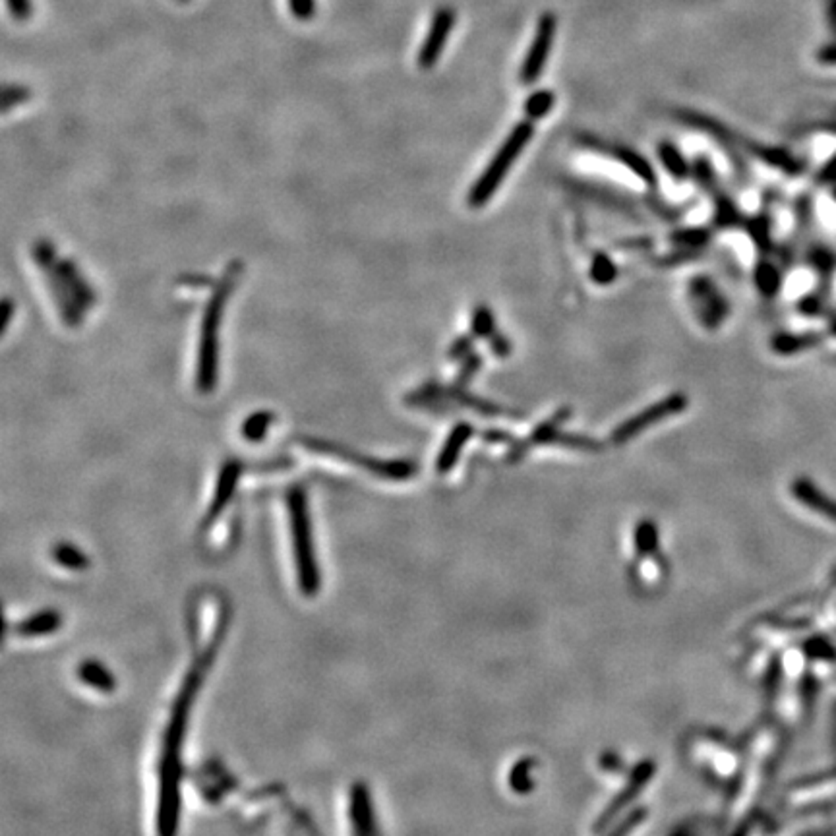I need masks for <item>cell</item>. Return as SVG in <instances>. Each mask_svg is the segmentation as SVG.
Listing matches in <instances>:
<instances>
[{"label":"cell","mask_w":836,"mask_h":836,"mask_svg":"<svg viewBox=\"0 0 836 836\" xmlns=\"http://www.w3.org/2000/svg\"><path fill=\"white\" fill-rule=\"evenodd\" d=\"M756 153H757V157L763 159L767 165H771V167H776V169H781L782 173H788V174H798L799 169H802V165H799L790 153H786L782 149H774V148H756Z\"/></svg>","instance_id":"obj_30"},{"label":"cell","mask_w":836,"mask_h":836,"mask_svg":"<svg viewBox=\"0 0 836 836\" xmlns=\"http://www.w3.org/2000/svg\"><path fill=\"white\" fill-rule=\"evenodd\" d=\"M198 663L184 678L181 691L176 693L169 722L165 726L159 751V807H157V836H176L181 814V779H182V747L188 730V718L192 713L198 689L204 684V674L214 661L215 653H199Z\"/></svg>","instance_id":"obj_1"},{"label":"cell","mask_w":836,"mask_h":836,"mask_svg":"<svg viewBox=\"0 0 836 836\" xmlns=\"http://www.w3.org/2000/svg\"><path fill=\"white\" fill-rule=\"evenodd\" d=\"M688 299L699 324L709 332H716L728 320L730 302L711 277H693L688 285Z\"/></svg>","instance_id":"obj_8"},{"label":"cell","mask_w":836,"mask_h":836,"mask_svg":"<svg viewBox=\"0 0 836 836\" xmlns=\"http://www.w3.org/2000/svg\"><path fill=\"white\" fill-rule=\"evenodd\" d=\"M646 819V809L645 807H638L635 811H631V814L618 823V827L612 829V832L608 836H628L631 831L638 829L641 823Z\"/></svg>","instance_id":"obj_39"},{"label":"cell","mask_w":836,"mask_h":836,"mask_svg":"<svg viewBox=\"0 0 836 836\" xmlns=\"http://www.w3.org/2000/svg\"><path fill=\"white\" fill-rule=\"evenodd\" d=\"M241 473H242V463L239 461V459H229V461L223 463L219 477H217L214 500H211L209 508H207V515L202 523L204 528H209L211 525H214V521L223 513V510L227 508V503L232 500L234 490H237L239 486Z\"/></svg>","instance_id":"obj_12"},{"label":"cell","mask_w":836,"mask_h":836,"mask_svg":"<svg viewBox=\"0 0 836 836\" xmlns=\"http://www.w3.org/2000/svg\"><path fill=\"white\" fill-rule=\"evenodd\" d=\"M533 132H535L533 121H523L508 134V138L503 139V144L496 151V156H494L492 161L488 163L485 173L478 176L473 188H470L469 198H467V204L470 207L473 209L485 207L490 202V198L500 190V186L505 176H508L510 169L513 167V163L517 161V157L521 156V151L528 146V141H531Z\"/></svg>","instance_id":"obj_4"},{"label":"cell","mask_w":836,"mask_h":836,"mask_svg":"<svg viewBox=\"0 0 836 836\" xmlns=\"http://www.w3.org/2000/svg\"><path fill=\"white\" fill-rule=\"evenodd\" d=\"M556 445L568 447V450L575 452H585V453H600L604 450V443L593 438V435H585V434H570V432H562L556 442Z\"/></svg>","instance_id":"obj_31"},{"label":"cell","mask_w":836,"mask_h":836,"mask_svg":"<svg viewBox=\"0 0 836 836\" xmlns=\"http://www.w3.org/2000/svg\"><path fill=\"white\" fill-rule=\"evenodd\" d=\"M744 227L747 229L753 242H756L761 250H767V246L771 244V225L769 221L764 219V215H757L756 219L746 221Z\"/></svg>","instance_id":"obj_36"},{"label":"cell","mask_w":836,"mask_h":836,"mask_svg":"<svg viewBox=\"0 0 836 836\" xmlns=\"http://www.w3.org/2000/svg\"><path fill=\"white\" fill-rule=\"evenodd\" d=\"M753 281H756V287L763 297H776L782 285V275L773 262L761 260L753 272Z\"/></svg>","instance_id":"obj_24"},{"label":"cell","mask_w":836,"mask_h":836,"mask_svg":"<svg viewBox=\"0 0 836 836\" xmlns=\"http://www.w3.org/2000/svg\"><path fill=\"white\" fill-rule=\"evenodd\" d=\"M658 159H661L664 169L674 181L684 182L689 179V174H691L689 163L684 159V153H681L672 144V141H663V144H658Z\"/></svg>","instance_id":"obj_23"},{"label":"cell","mask_w":836,"mask_h":836,"mask_svg":"<svg viewBox=\"0 0 836 836\" xmlns=\"http://www.w3.org/2000/svg\"><path fill=\"white\" fill-rule=\"evenodd\" d=\"M554 35H556V18L554 14H545L538 20L535 39L531 43V49H528L523 68H521V81L525 86L535 84L540 72L545 70L550 49H552V41H554Z\"/></svg>","instance_id":"obj_9"},{"label":"cell","mask_w":836,"mask_h":836,"mask_svg":"<svg viewBox=\"0 0 836 836\" xmlns=\"http://www.w3.org/2000/svg\"><path fill=\"white\" fill-rule=\"evenodd\" d=\"M819 181L821 182H836V156L825 165V167H823V171L819 173Z\"/></svg>","instance_id":"obj_44"},{"label":"cell","mask_w":836,"mask_h":836,"mask_svg":"<svg viewBox=\"0 0 836 836\" xmlns=\"http://www.w3.org/2000/svg\"><path fill=\"white\" fill-rule=\"evenodd\" d=\"M817 58H819V63H823V64L836 66V45H831V46H825V49H821Z\"/></svg>","instance_id":"obj_45"},{"label":"cell","mask_w":836,"mask_h":836,"mask_svg":"<svg viewBox=\"0 0 836 836\" xmlns=\"http://www.w3.org/2000/svg\"><path fill=\"white\" fill-rule=\"evenodd\" d=\"M61 614L56 610H41L38 614L23 620L16 628L20 638H45L61 628Z\"/></svg>","instance_id":"obj_19"},{"label":"cell","mask_w":836,"mask_h":836,"mask_svg":"<svg viewBox=\"0 0 836 836\" xmlns=\"http://www.w3.org/2000/svg\"><path fill=\"white\" fill-rule=\"evenodd\" d=\"M56 267H58V272H61L66 287L70 289V292L74 294V299L81 306V310L86 312L89 306L96 304V292L91 291L89 283L84 279V275L80 274V269L70 262L68 258H56Z\"/></svg>","instance_id":"obj_16"},{"label":"cell","mask_w":836,"mask_h":836,"mask_svg":"<svg viewBox=\"0 0 836 836\" xmlns=\"http://www.w3.org/2000/svg\"><path fill=\"white\" fill-rule=\"evenodd\" d=\"M6 3H8V8L12 12V16H14V20L26 21V20L31 18V14H33L31 0H6Z\"/></svg>","instance_id":"obj_41"},{"label":"cell","mask_w":836,"mask_h":836,"mask_svg":"<svg viewBox=\"0 0 836 836\" xmlns=\"http://www.w3.org/2000/svg\"><path fill=\"white\" fill-rule=\"evenodd\" d=\"M488 345H490V350L494 352V355H496L498 359H508L511 355V350H513V345H511V341L508 335H503L500 332L494 334L490 339H488Z\"/></svg>","instance_id":"obj_40"},{"label":"cell","mask_w":836,"mask_h":836,"mask_svg":"<svg viewBox=\"0 0 836 836\" xmlns=\"http://www.w3.org/2000/svg\"><path fill=\"white\" fill-rule=\"evenodd\" d=\"M714 199V214H713V225L714 229H739L746 225V217L741 214L736 202L728 194L714 192L711 194Z\"/></svg>","instance_id":"obj_20"},{"label":"cell","mask_w":836,"mask_h":836,"mask_svg":"<svg viewBox=\"0 0 836 836\" xmlns=\"http://www.w3.org/2000/svg\"><path fill=\"white\" fill-rule=\"evenodd\" d=\"M588 275H591V281L596 283V285L608 287L618 279L620 269L608 254L598 252L593 256L591 266H588Z\"/></svg>","instance_id":"obj_25"},{"label":"cell","mask_w":836,"mask_h":836,"mask_svg":"<svg viewBox=\"0 0 836 836\" xmlns=\"http://www.w3.org/2000/svg\"><path fill=\"white\" fill-rule=\"evenodd\" d=\"M635 545L641 554H654L658 548V528L654 521H641L635 528Z\"/></svg>","instance_id":"obj_33"},{"label":"cell","mask_w":836,"mask_h":836,"mask_svg":"<svg viewBox=\"0 0 836 836\" xmlns=\"http://www.w3.org/2000/svg\"><path fill=\"white\" fill-rule=\"evenodd\" d=\"M78 676L81 680V684L99 693H111L116 688V680L113 672L105 668V664H101L99 661L81 663L78 668Z\"/></svg>","instance_id":"obj_21"},{"label":"cell","mask_w":836,"mask_h":836,"mask_svg":"<svg viewBox=\"0 0 836 836\" xmlns=\"http://www.w3.org/2000/svg\"><path fill=\"white\" fill-rule=\"evenodd\" d=\"M571 415H573V409H571V407H562V409L556 410V413L552 415L548 420L536 424V426L533 428V432L528 434V438H525V442L528 443V447L554 443L558 435L563 432V430H562V428H563V424L570 420Z\"/></svg>","instance_id":"obj_17"},{"label":"cell","mask_w":836,"mask_h":836,"mask_svg":"<svg viewBox=\"0 0 836 836\" xmlns=\"http://www.w3.org/2000/svg\"><path fill=\"white\" fill-rule=\"evenodd\" d=\"M287 511L300 593L304 596H314L320 591V570H317L314 552L308 500H306V492L302 486H292L287 492Z\"/></svg>","instance_id":"obj_3"},{"label":"cell","mask_w":836,"mask_h":836,"mask_svg":"<svg viewBox=\"0 0 836 836\" xmlns=\"http://www.w3.org/2000/svg\"><path fill=\"white\" fill-rule=\"evenodd\" d=\"M610 156L618 159L623 167H628L633 174H638L639 179L646 184H656V174L651 167V163L646 161L641 153L638 151H633L629 148H623V146H616V148H612L610 149Z\"/></svg>","instance_id":"obj_22"},{"label":"cell","mask_w":836,"mask_h":836,"mask_svg":"<svg viewBox=\"0 0 836 836\" xmlns=\"http://www.w3.org/2000/svg\"><path fill=\"white\" fill-rule=\"evenodd\" d=\"M498 332L496 316H494L488 304H477L470 314V334L475 339H490Z\"/></svg>","instance_id":"obj_26"},{"label":"cell","mask_w":836,"mask_h":836,"mask_svg":"<svg viewBox=\"0 0 836 836\" xmlns=\"http://www.w3.org/2000/svg\"><path fill=\"white\" fill-rule=\"evenodd\" d=\"M473 347H475V335L473 334L459 335L453 341V343L450 345V349H447V359L455 360V362H461L470 355V352H473Z\"/></svg>","instance_id":"obj_38"},{"label":"cell","mask_w":836,"mask_h":836,"mask_svg":"<svg viewBox=\"0 0 836 836\" xmlns=\"http://www.w3.org/2000/svg\"><path fill=\"white\" fill-rule=\"evenodd\" d=\"M349 819H350L352 836H380L370 792H368V788L360 782L350 788Z\"/></svg>","instance_id":"obj_13"},{"label":"cell","mask_w":836,"mask_h":836,"mask_svg":"<svg viewBox=\"0 0 836 836\" xmlns=\"http://www.w3.org/2000/svg\"><path fill=\"white\" fill-rule=\"evenodd\" d=\"M823 343V335L815 332H806V334H781L774 335L771 341V349L773 352L781 357H790L798 355V352L814 349Z\"/></svg>","instance_id":"obj_18"},{"label":"cell","mask_w":836,"mask_h":836,"mask_svg":"<svg viewBox=\"0 0 836 836\" xmlns=\"http://www.w3.org/2000/svg\"><path fill=\"white\" fill-rule=\"evenodd\" d=\"M482 364H485V360H482L480 355H477V352H470V355L461 360V370H459L457 374V378L453 382V387H457V390H465V387L473 382V378L477 376V372H480L482 368Z\"/></svg>","instance_id":"obj_35"},{"label":"cell","mask_w":836,"mask_h":836,"mask_svg":"<svg viewBox=\"0 0 836 836\" xmlns=\"http://www.w3.org/2000/svg\"><path fill=\"white\" fill-rule=\"evenodd\" d=\"M274 418L275 415L272 413V410H256L254 415H250L242 422V428H241L242 438L246 442H254V443L262 442L266 438L269 426H272Z\"/></svg>","instance_id":"obj_28"},{"label":"cell","mask_w":836,"mask_h":836,"mask_svg":"<svg viewBox=\"0 0 836 836\" xmlns=\"http://www.w3.org/2000/svg\"><path fill=\"white\" fill-rule=\"evenodd\" d=\"M711 241V231L705 227H689V229H681L672 232L670 237V242L674 244V249H684V250H697L701 252L706 244Z\"/></svg>","instance_id":"obj_27"},{"label":"cell","mask_w":836,"mask_h":836,"mask_svg":"<svg viewBox=\"0 0 836 836\" xmlns=\"http://www.w3.org/2000/svg\"><path fill=\"white\" fill-rule=\"evenodd\" d=\"M289 8L299 20H310L314 16L316 3L314 0H289Z\"/></svg>","instance_id":"obj_42"},{"label":"cell","mask_w":836,"mask_h":836,"mask_svg":"<svg viewBox=\"0 0 836 836\" xmlns=\"http://www.w3.org/2000/svg\"><path fill=\"white\" fill-rule=\"evenodd\" d=\"M33 256H35V262H38L46 283H49V289H51V294L55 299V304H56V308L61 310V316L64 317V322L70 327L80 325L81 314H84V310H81V306L74 299V294L70 292V289L66 287V283H64L61 272H58V267H56V258L58 256H56L53 242L45 241V239L35 242Z\"/></svg>","instance_id":"obj_7"},{"label":"cell","mask_w":836,"mask_h":836,"mask_svg":"<svg viewBox=\"0 0 836 836\" xmlns=\"http://www.w3.org/2000/svg\"><path fill=\"white\" fill-rule=\"evenodd\" d=\"M242 274L241 262H231L225 275L221 277L217 287L211 294V299L204 310L202 327H199V345H198V362H196V390L207 395L215 390L219 380V332L225 304L231 297L232 289L237 287L239 277Z\"/></svg>","instance_id":"obj_2"},{"label":"cell","mask_w":836,"mask_h":836,"mask_svg":"<svg viewBox=\"0 0 836 836\" xmlns=\"http://www.w3.org/2000/svg\"><path fill=\"white\" fill-rule=\"evenodd\" d=\"M475 435V426L470 422H457L455 426L447 434V438L442 445V450L438 453V459H435V470L438 475H447L450 470L459 461V455H461L463 447L470 442V438Z\"/></svg>","instance_id":"obj_14"},{"label":"cell","mask_w":836,"mask_h":836,"mask_svg":"<svg viewBox=\"0 0 836 836\" xmlns=\"http://www.w3.org/2000/svg\"><path fill=\"white\" fill-rule=\"evenodd\" d=\"M556 103V96L548 89L543 91H535L531 97L525 101V114L528 116V121H540L552 111Z\"/></svg>","instance_id":"obj_32"},{"label":"cell","mask_w":836,"mask_h":836,"mask_svg":"<svg viewBox=\"0 0 836 836\" xmlns=\"http://www.w3.org/2000/svg\"><path fill=\"white\" fill-rule=\"evenodd\" d=\"M790 490H792V496L799 503L806 505V508H809L811 511H815L817 515H823L825 519L836 523V500L829 498L827 494L819 490L809 478H804V477L796 478L792 482Z\"/></svg>","instance_id":"obj_15"},{"label":"cell","mask_w":836,"mask_h":836,"mask_svg":"<svg viewBox=\"0 0 836 836\" xmlns=\"http://www.w3.org/2000/svg\"><path fill=\"white\" fill-rule=\"evenodd\" d=\"M453 26H455V10L453 8H440L438 12H435V16H434V20L430 23L426 39H424V43L420 46V53L417 56L420 68L428 70L435 63H438L440 55L443 53L445 41L452 35Z\"/></svg>","instance_id":"obj_10"},{"label":"cell","mask_w":836,"mask_h":836,"mask_svg":"<svg viewBox=\"0 0 836 836\" xmlns=\"http://www.w3.org/2000/svg\"><path fill=\"white\" fill-rule=\"evenodd\" d=\"M689 405V399L686 393H670L663 397L661 401H656L654 405L646 407L639 410L638 415L629 417L628 420H623L621 424L612 430L610 434V442L614 445H623L631 442L633 438H638L645 430H649L656 424H661L668 418H672L680 413H684Z\"/></svg>","instance_id":"obj_6"},{"label":"cell","mask_w":836,"mask_h":836,"mask_svg":"<svg viewBox=\"0 0 836 836\" xmlns=\"http://www.w3.org/2000/svg\"><path fill=\"white\" fill-rule=\"evenodd\" d=\"M832 334H836V324H834V327H832Z\"/></svg>","instance_id":"obj_47"},{"label":"cell","mask_w":836,"mask_h":836,"mask_svg":"<svg viewBox=\"0 0 836 836\" xmlns=\"http://www.w3.org/2000/svg\"><path fill=\"white\" fill-rule=\"evenodd\" d=\"M834 198H836V186H834Z\"/></svg>","instance_id":"obj_48"},{"label":"cell","mask_w":836,"mask_h":836,"mask_svg":"<svg viewBox=\"0 0 836 836\" xmlns=\"http://www.w3.org/2000/svg\"><path fill=\"white\" fill-rule=\"evenodd\" d=\"M182 3H186V0H182Z\"/></svg>","instance_id":"obj_49"},{"label":"cell","mask_w":836,"mask_h":836,"mask_svg":"<svg viewBox=\"0 0 836 836\" xmlns=\"http://www.w3.org/2000/svg\"><path fill=\"white\" fill-rule=\"evenodd\" d=\"M482 440L490 443H513V435L505 430H485L482 432Z\"/></svg>","instance_id":"obj_43"},{"label":"cell","mask_w":836,"mask_h":836,"mask_svg":"<svg viewBox=\"0 0 836 836\" xmlns=\"http://www.w3.org/2000/svg\"><path fill=\"white\" fill-rule=\"evenodd\" d=\"M31 97V89L21 84H10L3 89V111L8 113Z\"/></svg>","instance_id":"obj_37"},{"label":"cell","mask_w":836,"mask_h":836,"mask_svg":"<svg viewBox=\"0 0 836 836\" xmlns=\"http://www.w3.org/2000/svg\"><path fill=\"white\" fill-rule=\"evenodd\" d=\"M53 560L61 565V568L70 571H81L89 565V560L84 552L68 543H61L53 548Z\"/></svg>","instance_id":"obj_29"},{"label":"cell","mask_w":836,"mask_h":836,"mask_svg":"<svg viewBox=\"0 0 836 836\" xmlns=\"http://www.w3.org/2000/svg\"><path fill=\"white\" fill-rule=\"evenodd\" d=\"M12 314H14V306H12L10 299H4V302H3V322H0V325H3V332H6V329H8Z\"/></svg>","instance_id":"obj_46"},{"label":"cell","mask_w":836,"mask_h":836,"mask_svg":"<svg viewBox=\"0 0 836 836\" xmlns=\"http://www.w3.org/2000/svg\"><path fill=\"white\" fill-rule=\"evenodd\" d=\"M300 443L308 452L343 459V461H349V463H357L359 467L367 469L368 473L385 478V480H409L418 473L417 463L410 461V459H376V457L357 453L355 450H350V447L339 445L334 442H325V440H317V438H300Z\"/></svg>","instance_id":"obj_5"},{"label":"cell","mask_w":836,"mask_h":836,"mask_svg":"<svg viewBox=\"0 0 836 836\" xmlns=\"http://www.w3.org/2000/svg\"><path fill=\"white\" fill-rule=\"evenodd\" d=\"M653 774H654V763L653 761L639 763L638 767H635V771L629 774V781H628L626 786H623V790L614 799H612V802L608 804V807L603 811V814H600L595 829L600 831L603 827H606L610 821H614L620 815V811L626 809L633 802V799L639 796V792L643 790V786L653 779Z\"/></svg>","instance_id":"obj_11"},{"label":"cell","mask_w":836,"mask_h":836,"mask_svg":"<svg viewBox=\"0 0 836 836\" xmlns=\"http://www.w3.org/2000/svg\"><path fill=\"white\" fill-rule=\"evenodd\" d=\"M691 173H693V176H696V181L699 182V186L703 188L705 192H709V194L716 192V174H714V167H713L709 159L697 157L696 161H693Z\"/></svg>","instance_id":"obj_34"}]
</instances>
